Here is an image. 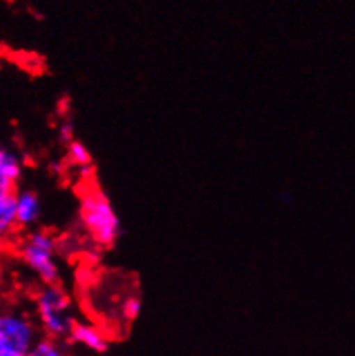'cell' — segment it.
<instances>
[{
  "label": "cell",
  "mask_w": 355,
  "mask_h": 356,
  "mask_svg": "<svg viewBox=\"0 0 355 356\" xmlns=\"http://www.w3.org/2000/svg\"><path fill=\"white\" fill-rule=\"evenodd\" d=\"M79 220L97 245L112 246L121 236V219L109 196L99 186H86L79 193Z\"/></svg>",
  "instance_id": "cell-1"
},
{
  "label": "cell",
  "mask_w": 355,
  "mask_h": 356,
  "mask_svg": "<svg viewBox=\"0 0 355 356\" xmlns=\"http://www.w3.org/2000/svg\"><path fill=\"white\" fill-rule=\"evenodd\" d=\"M23 176V162L19 155L0 143V198L16 193V184Z\"/></svg>",
  "instance_id": "cell-6"
},
{
  "label": "cell",
  "mask_w": 355,
  "mask_h": 356,
  "mask_svg": "<svg viewBox=\"0 0 355 356\" xmlns=\"http://www.w3.org/2000/svg\"><path fill=\"white\" fill-rule=\"evenodd\" d=\"M38 339L30 315L19 310L0 312V356H28Z\"/></svg>",
  "instance_id": "cell-4"
},
{
  "label": "cell",
  "mask_w": 355,
  "mask_h": 356,
  "mask_svg": "<svg viewBox=\"0 0 355 356\" xmlns=\"http://www.w3.org/2000/svg\"><path fill=\"white\" fill-rule=\"evenodd\" d=\"M57 136H59V141L63 145H70L72 141L76 140V133H74V124H72V121L70 119H66V121H63L59 124V129H57Z\"/></svg>",
  "instance_id": "cell-12"
},
{
  "label": "cell",
  "mask_w": 355,
  "mask_h": 356,
  "mask_svg": "<svg viewBox=\"0 0 355 356\" xmlns=\"http://www.w3.org/2000/svg\"><path fill=\"white\" fill-rule=\"evenodd\" d=\"M42 216V202L40 196L31 190L16 191V217L17 226L31 227L35 226Z\"/></svg>",
  "instance_id": "cell-7"
},
{
  "label": "cell",
  "mask_w": 355,
  "mask_h": 356,
  "mask_svg": "<svg viewBox=\"0 0 355 356\" xmlns=\"http://www.w3.org/2000/svg\"><path fill=\"white\" fill-rule=\"evenodd\" d=\"M19 255L43 286L59 284L61 267L57 261V243L49 231L35 229L28 232L19 246Z\"/></svg>",
  "instance_id": "cell-3"
},
{
  "label": "cell",
  "mask_w": 355,
  "mask_h": 356,
  "mask_svg": "<svg viewBox=\"0 0 355 356\" xmlns=\"http://www.w3.org/2000/svg\"><path fill=\"white\" fill-rule=\"evenodd\" d=\"M35 314L45 337L56 341H66L76 322L70 296L61 284H47L40 288L35 296Z\"/></svg>",
  "instance_id": "cell-2"
},
{
  "label": "cell",
  "mask_w": 355,
  "mask_h": 356,
  "mask_svg": "<svg viewBox=\"0 0 355 356\" xmlns=\"http://www.w3.org/2000/svg\"><path fill=\"white\" fill-rule=\"evenodd\" d=\"M28 356H70L61 341L50 337H40Z\"/></svg>",
  "instance_id": "cell-10"
},
{
  "label": "cell",
  "mask_w": 355,
  "mask_h": 356,
  "mask_svg": "<svg viewBox=\"0 0 355 356\" xmlns=\"http://www.w3.org/2000/svg\"><path fill=\"white\" fill-rule=\"evenodd\" d=\"M66 157L70 161L71 165L78 167L83 172L88 174V170L92 172V152L86 148V145H83L79 140H74L66 147Z\"/></svg>",
  "instance_id": "cell-9"
},
{
  "label": "cell",
  "mask_w": 355,
  "mask_h": 356,
  "mask_svg": "<svg viewBox=\"0 0 355 356\" xmlns=\"http://www.w3.org/2000/svg\"><path fill=\"white\" fill-rule=\"evenodd\" d=\"M68 343L70 344H78V346L86 348V350L93 351V353H107L109 346V337L106 336L104 330H100L99 327L88 324V322H74L72 325L70 336H68Z\"/></svg>",
  "instance_id": "cell-5"
},
{
  "label": "cell",
  "mask_w": 355,
  "mask_h": 356,
  "mask_svg": "<svg viewBox=\"0 0 355 356\" xmlns=\"http://www.w3.org/2000/svg\"><path fill=\"white\" fill-rule=\"evenodd\" d=\"M142 298H139L136 294L126 298L121 307V314L125 317V321L135 322L140 317V314H142Z\"/></svg>",
  "instance_id": "cell-11"
},
{
  "label": "cell",
  "mask_w": 355,
  "mask_h": 356,
  "mask_svg": "<svg viewBox=\"0 0 355 356\" xmlns=\"http://www.w3.org/2000/svg\"><path fill=\"white\" fill-rule=\"evenodd\" d=\"M16 193L7 195L0 198V239L7 238L16 231Z\"/></svg>",
  "instance_id": "cell-8"
}]
</instances>
